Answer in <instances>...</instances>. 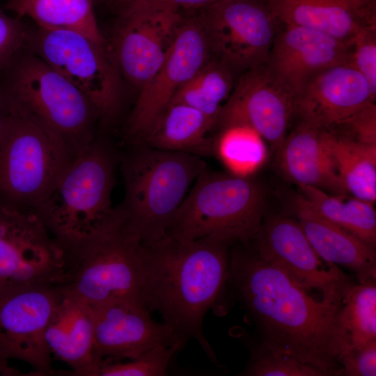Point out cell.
I'll use <instances>...</instances> for the list:
<instances>
[{"label": "cell", "mask_w": 376, "mask_h": 376, "mask_svg": "<svg viewBox=\"0 0 376 376\" xmlns=\"http://www.w3.org/2000/svg\"><path fill=\"white\" fill-rule=\"evenodd\" d=\"M228 284L254 321L260 345L340 375L338 314L343 295L315 299L249 244L230 249Z\"/></svg>", "instance_id": "cell-1"}, {"label": "cell", "mask_w": 376, "mask_h": 376, "mask_svg": "<svg viewBox=\"0 0 376 376\" xmlns=\"http://www.w3.org/2000/svg\"><path fill=\"white\" fill-rule=\"evenodd\" d=\"M230 245L210 237L183 241L166 235L142 243L147 307L185 343L195 339L215 363L203 322L228 284Z\"/></svg>", "instance_id": "cell-2"}, {"label": "cell", "mask_w": 376, "mask_h": 376, "mask_svg": "<svg viewBox=\"0 0 376 376\" xmlns=\"http://www.w3.org/2000/svg\"><path fill=\"white\" fill-rule=\"evenodd\" d=\"M60 246L62 265L54 285L61 292L92 306L118 301L146 306L142 243L118 207L93 232Z\"/></svg>", "instance_id": "cell-3"}, {"label": "cell", "mask_w": 376, "mask_h": 376, "mask_svg": "<svg viewBox=\"0 0 376 376\" xmlns=\"http://www.w3.org/2000/svg\"><path fill=\"white\" fill-rule=\"evenodd\" d=\"M119 165L124 197L117 207L141 243L166 235L190 185L207 168L200 156L143 143L130 146Z\"/></svg>", "instance_id": "cell-4"}, {"label": "cell", "mask_w": 376, "mask_h": 376, "mask_svg": "<svg viewBox=\"0 0 376 376\" xmlns=\"http://www.w3.org/2000/svg\"><path fill=\"white\" fill-rule=\"evenodd\" d=\"M1 94L6 111L0 126V203L33 211L73 159L44 124Z\"/></svg>", "instance_id": "cell-5"}, {"label": "cell", "mask_w": 376, "mask_h": 376, "mask_svg": "<svg viewBox=\"0 0 376 376\" xmlns=\"http://www.w3.org/2000/svg\"><path fill=\"white\" fill-rule=\"evenodd\" d=\"M265 192L251 177L210 171L195 180L166 235L180 240L205 237L249 245L265 218Z\"/></svg>", "instance_id": "cell-6"}, {"label": "cell", "mask_w": 376, "mask_h": 376, "mask_svg": "<svg viewBox=\"0 0 376 376\" xmlns=\"http://www.w3.org/2000/svg\"><path fill=\"white\" fill-rule=\"evenodd\" d=\"M0 91L30 111L74 160L97 134V112L87 97L26 47L0 77Z\"/></svg>", "instance_id": "cell-7"}, {"label": "cell", "mask_w": 376, "mask_h": 376, "mask_svg": "<svg viewBox=\"0 0 376 376\" xmlns=\"http://www.w3.org/2000/svg\"><path fill=\"white\" fill-rule=\"evenodd\" d=\"M120 157L98 133L33 212L60 245L97 229L115 210L111 193Z\"/></svg>", "instance_id": "cell-8"}, {"label": "cell", "mask_w": 376, "mask_h": 376, "mask_svg": "<svg viewBox=\"0 0 376 376\" xmlns=\"http://www.w3.org/2000/svg\"><path fill=\"white\" fill-rule=\"evenodd\" d=\"M27 47L87 97L100 126L109 127L116 121L123 105V79L107 41L36 26L29 29Z\"/></svg>", "instance_id": "cell-9"}, {"label": "cell", "mask_w": 376, "mask_h": 376, "mask_svg": "<svg viewBox=\"0 0 376 376\" xmlns=\"http://www.w3.org/2000/svg\"><path fill=\"white\" fill-rule=\"evenodd\" d=\"M199 10L214 58L240 75L266 63L281 23L265 0H221Z\"/></svg>", "instance_id": "cell-10"}, {"label": "cell", "mask_w": 376, "mask_h": 376, "mask_svg": "<svg viewBox=\"0 0 376 376\" xmlns=\"http://www.w3.org/2000/svg\"><path fill=\"white\" fill-rule=\"evenodd\" d=\"M61 292L52 283L0 288V359L29 364L34 375L56 373L45 332Z\"/></svg>", "instance_id": "cell-11"}, {"label": "cell", "mask_w": 376, "mask_h": 376, "mask_svg": "<svg viewBox=\"0 0 376 376\" xmlns=\"http://www.w3.org/2000/svg\"><path fill=\"white\" fill-rule=\"evenodd\" d=\"M183 20L180 13L134 1L120 10L109 43L124 80L139 91L166 59Z\"/></svg>", "instance_id": "cell-12"}, {"label": "cell", "mask_w": 376, "mask_h": 376, "mask_svg": "<svg viewBox=\"0 0 376 376\" xmlns=\"http://www.w3.org/2000/svg\"><path fill=\"white\" fill-rule=\"evenodd\" d=\"M62 249L32 210L0 203V288L52 283Z\"/></svg>", "instance_id": "cell-13"}, {"label": "cell", "mask_w": 376, "mask_h": 376, "mask_svg": "<svg viewBox=\"0 0 376 376\" xmlns=\"http://www.w3.org/2000/svg\"><path fill=\"white\" fill-rule=\"evenodd\" d=\"M210 55L198 18L183 19L164 63L139 91L125 127L124 138L129 146L142 142L176 91L210 58Z\"/></svg>", "instance_id": "cell-14"}, {"label": "cell", "mask_w": 376, "mask_h": 376, "mask_svg": "<svg viewBox=\"0 0 376 376\" xmlns=\"http://www.w3.org/2000/svg\"><path fill=\"white\" fill-rule=\"evenodd\" d=\"M296 117V93L265 63L240 75L217 127L246 125L276 152Z\"/></svg>", "instance_id": "cell-15"}, {"label": "cell", "mask_w": 376, "mask_h": 376, "mask_svg": "<svg viewBox=\"0 0 376 376\" xmlns=\"http://www.w3.org/2000/svg\"><path fill=\"white\" fill-rule=\"evenodd\" d=\"M251 243L263 260L284 272L308 292L318 290L322 297L343 295L352 283L337 265L318 256L293 217H265Z\"/></svg>", "instance_id": "cell-16"}, {"label": "cell", "mask_w": 376, "mask_h": 376, "mask_svg": "<svg viewBox=\"0 0 376 376\" xmlns=\"http://www.w3.org/2000/svg\"><path fill=\"white\" fill-rule=\"evenodd\" d=\"M92 308L94 353L99 366L103 360L132 359L157 346L185 345L169 325L155 322L141 303L118 301Z\"/></svg>", "instance_id": "cell-17"}, {"label": "cell", "mask_w": 376, "mask_h": 376, "mask_svg": "<svg viewBox=\"0 0 376 376\" xmlns=\"http://www.w3.org/2000/svg\"><path fill=\"white\" fill-rule=\"evenodd\" d=\"M350 44L326 33L281 24L266 64L297 95L323 70L348 63Z\"/></svg>", "instance_id": "cell-18"}, {"label": "cell", "mask_w": 376, "mask_h": 376, "mask_svg": "<svg viewBox=\"0 0 376 376\" xmlns=\"http://www.w3.org/2000/svg\"><path fill=\"white\" fill-rule=\"evenodd\" d=\"M375 100L363 75L350 63H340L317 75L297 94L296 118L331 129Z\"/></svg>", "instance_id": "cell-19"}, {"label": "cell", "mask_w": 376, "mask_h": 376, "mask_svg": "<svg viewBox=\"0 0 376 376\" xmlns=\"http://www.w3.org/2000/svg\"><path fill=\"white\" fill-rule=\"evenodd\" d=\"M297 119L276 151L278 166L283 176L299 187H311L347 196L332 155L329 130Z\"/></svg>", "instance_id": "cell-20"}, {"label": "cell", "mask_w": 376, "mask_h": 376, "mask_svg": "<svg viewBox=\"0 0 376 376\" xmlns=\"http://www.w3.org/2000/svg\"><path fill=\"white\" fill-rule=\"evenodd\" d=\"M290 205L320 258L354 273L359 283L376 281L375 246L322 218L300 193L292 196Z\"/></svg>", "instance_id": "cell-21"}, {"label": "cell", "mask_w": 376, "mask_h": 376, "mask_svg": "<svg viewBox=\"0 0 376 376\" xmlns=\"http://www.w3.org/2000/svg\"><path fill=\"white\" fill-rule=\"evenodd\" d=\"M45 340L52 355L70 366V375H97L93 313L88 303L61 292L48 323Z\"/></svg>", "instance_id": "cell-22"}, {"label": "cell", "mask_w": 376, "mask_h": 376, "mask_svg": "<svg viewBox=\"0 0 376 376\" xmlns=\"http://www.w3.org/2000/svg\"><path fill=\"white\" fill-rule=\"evenodd\" d=\"M216 127L217 123L199 110L170 103L141 143L161 150L210 156L214 155V138L209 134Z\"/></svg>", "instance_id": "cell-23"}, {"label": "cell", "mask_w": 376, "mask_h": 376, "mask_svg": "<svg viewBox=\"0 0 376 376\" xmlns=\"http://www.w3.org/2000/svg\"><path fill=\"white\" fill-rule=\"evenodd\" d=\"M282 24L313 29L350 44L362 28L376 25L344 0H265Z\"/></svg>", "instance_id": "cell-24"}, {"label": "cell", "mask_w": 376, "mask_h": 376, "mask_svg": "<svg viewBox=\"0 0 376 376\" xmlns=\"http://www.w3.org/2000/svg\"><path fill=\"white\" fill-rule=\"evenodd\" d=\"M94 5V0H8L4 7L19 19H31L38 26L72 31L104 42Z\"/></svg>", "instance_id": "cell-25"}, {"label": "cell", "mask_w": 376, "mask_h": 376, "mask_svg": "<svg viewBox=\"0 0 376 376\" xmlns=\"http://www.w3.org/2000/svg\"><path fill=\"white\" fill-rule=\"evenodd\" d=\"M329 132L335 165L347 192L353 197L374 203L376 145L363 143Z\"/></svg>", "instance_id": "cell-26"}, {"label": "cell", "mask_w": 376, "mask_h": 376, "mask_svg": "<svg viewBox=\"0 0 376 376\" xmlns=\"http://www.w3.org/2000/svg\"><path fill=\"white\" fill-rule=\"evenodd\" d=\"M300 194L327 221L365 242L376 245V212L373 203L353 197L347 199L323 190L300 187Z\"/></svg>", "instance_id": "cell-27"}, {"label": "cell", "mask_w": 376, "mask_h": 376, "mask_svg": "<svg viewBox=\"0 0 376 376\" xmlns=\"http://www.w3.org/2000/svg\"><path fill=\"white\" fill-rule=\"evenodd\" d=\"M235 82V73L225 63L210 58L176 91L170 103L194 107L215 121L217 127L222 108Z\"/></svg>", "instance_id": "cell-28"}, {"label": "cell", "mask_w": 376, "mask_h": 376, "mask_svg": "<svg viewBox=\"0 0 376 376\" xmlns=\"http://www.w3.org/2000/svg\"><path fill=\"white\" fill-rule=\"evenodd\" d=\"M375 281L352 283L344 292L338 314L342 351L376 340Z\"/></svg>", "instance_id": "cell-29"}, {"label": "cell", "mask_w": 376, "mask_h": 376, "mask_svg": "<svg viewBox=\"0 0 376 376\" xmlns=\"http://www.w3.org/2000/svg\"><path fill=\"white\" fill-rule=\"evenodd\" d=\"M266 143L259 134L246 125H226L220 127V132L214 138V155L230 173L251 177L267 160Z\"/></svg>", "instance_id": "cell-30"}, {"label": "cell", "mask_w": 376, "mask_h": 376, "mask_svg": "<svg viewBox=\"0 0 376 376\" xmlns=\"http://www.w3.org/2000/svg\"><path fill=\"white\" fill-rule=\"evenodd\" d=\"M183 345L157 346L148 350L127 362L101 361L97 376H165L173 355L182 349Z\"/></svg>", "instance_id": "cell-31"}, {"label": "cell", "mask_w": 376, "mask_h": 376, "mask_svg": "<svg viewBox=\"0 0 376 376\" xmlns=\"http://www.w3.org/2000/svg\"><path fill=\"white\" fill-rule=\"evenodd\" d=\"M250 376H325L320 369L297 358L270 351L260 345L251 352L250 360L241 373Z\"/></svg>", "instance_id": "cell-32"}, {"label": "cell", "mask_w": 376, "mask_h": 376, "mask_svg": "<svg viewBox=\"0 0 376 376\" xmlns=\"http://www.w3.org/2000/svg\"><path fill=\"white\" fill-rule=\"evenodd\" d=\"M350 47L348 63L363 75L376 96V25L360 29Z\"/></svg>", "instance_id": "cell-33"}, {"label": "cell", "mask_w": 376, "mask_h": 376, "mask_svg": "<svg viewBox=\"0 0 376 376\" xmlns=\"http://www.w3.org/2000/svg\"><path fill=\"white\" fill-rule=\"evenodd\" d=\"M29 29L0 6V77L27 47Z\"/></svg>", "instance_id": "cell-34"}, {"label": "cell", "mask_w": 376, "mask_h": 376, "mask_svg": "<svg viewBox=\"0 0 376 376\" xmlns=\"http://www.w3.org/2000/svg\"><path fill=\"white\" fill-rule=\"evenodd\" d=\"M332 132L363 143L376 145V105L371 103L339 125Z\"/></svg>", "instance_id": "cell-35"}, {"label": "cell", "mask_w": 376, "mask_h": 376, "mask_svg": "<svg viewBox=\"0 0 376 376\" xmlns=\"http://www.w3.org/2000/svg\"><path fill=\"white\" fill-rule=\"evenodd\" d=\"M340 375L346 376L376 375V340L360 347H348L338 356Z\"/></svg>", "instance_id": "cell-36"}, {"label": "cell", "mask_w": 376, "mask_h": 376, "mask_svg": "<svg viewBox=\"0 0 376 376\" xmlns=\"http://www.w3.org/2000/svg\"><path fill=\"white\" fill-rule=\"evenodd\" d=\"M220 1L221 0H136L151 8L174 10L179 13L181 10H199Z\"/></svg>", "instance_id": "cell-37"}, {"label": "cell", "mask_w": 376, "mask_h": 376, "mask_svg": "<svg viewBox=\"0 0 376 376\" xmlns=\"http://www.w3.org/2000/svg\"><path fill=\"white\" fill-rule=\"evenodd\" d=\"M371 23L376 24V0H344Z\"/></svg>", "instance_id": "cell-38"}, {"label": "cell", "mask_w": 376, "mask_h": 376, "mask_svg": "<svg viewBox=\"0 0 376 376\" xmlns=\"http://www.w3.org/2000/svg\"><path fill=\"white\" fill-rule=\"evenodd\" d=\"M0 375L6 376L22 375V373L0 359Z\"/></svg>", "instance_id": "cell-39"}, {"label": "cell", "mask_w": 376, "mask_h": 376, "mask_svg": "<svg viewBox=\"0 0 376 376\" xmlns=\"http://www.w3.org/2000/svg\"><path fill=\"white\" fill-rule=\"evenodd\" d=\"M6 111V103L2 94L0 92V126Z\"/></svg>", "instance_id": "cell-40"}, {"label": "cell", "mask_w": 376, "mask_h": 376, "mask_svg": "<svg viewBox=\"0 0 376 376\" xmlns=\"http://www.w3.org/2000/svg\"><path fill=\"white\" fill-rule=\"evenodd\" d=\"M135 1L136 0H113V2L115 3L116 6H118L120 10L125 6Z\"/></svg>", "instance_id": "cell-41"}, {"label": "cell", "mask_w": 376, "mask_h": 376, "mask_svg": "<svg viewBox=\"0 0 376 376\" xmlns=\"http://www.w3.org/2000/svg\"><path fill=\"white\" fill-rule=\"evenodd\" d=\"M102 1H104V0H94V2H95V4L97 2H101Z\"/></svg>", "instance_id": "cell-42"}, {"label": "cell", "mask_w": 376, "mask_h": 376, "mask_svg": "<svg viewBox=\"0 0 376 376\" xmlns=\"http://www.w3.org/2000/svg\"><path fill=\"white\" fill-rule=\"evenodd\" d=\"M6 1H8V0H6Z\"/></svg>", "instance_id": "cell-43"}]
</instances>
